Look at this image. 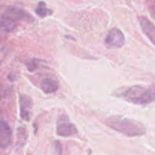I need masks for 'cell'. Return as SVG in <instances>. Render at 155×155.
Here are the masks:
<instances>
[{
    "label": "cell",
    "mask_w": 155,
    "mask_h": 155,
    "mask_svg": "<svg viewBox=\"0 0 155 155\" xmlns=\"http://www.w3.org/2000/svg\"><path fill=\"white\" fill-rule=\"evenodd\" d=\"M106 124L116 132L127 137H138L146 133V128L142 123L122 116H112L107 119Z\"/></svg>",
    "instance_id": "obj_1"
},
{
    "label": "cell",
    "mask_w": 155,
    "mask_h": 155,
    "mask_svg": "<svg viewBox=\"0 0 155 155\" xmlns=\"http://www.w3.org/2000/svg\"><path fill=\"white\" fill-rule=\"evenodd\" d=\"M33 21L34 18L25 10L18 7H8L0 15V34L12 32L20 21L31 22Z\"/></svg>",
    "instance_id": "obj_2"
},
{
    "label": "cell",
    "mask_w": 155,
    "mask_h": 155,
    "mask_svg": "<svg viewBox=\"0 0 155 155\" xmlns=\"http://www.w3.org/2000/svg\"><path fill=\"white\" fill-rule=\"evenodd\" d=\"M125 101L136 105H146L155 101V84L148 87L133 85L127 87L120 94Z\"/></svg>",
    "instance_id": "obj_3"
},
{
    "label": "cell",
    "mask_w": 155,
    "mask_h": 155,
    "mask_svg": "<svg viewBox=\"0 0 155 155\" xmlns=\"http://www.w3.org/2000/svg\"><path fill=\"white\" fill-rule=\"evenodd\" d=\"M104 43L107 48H121L126 44V37L120 29L116 28H112L107 33Z\"/></svg>",
    "instance_id": "obj_4"
},
{
    "label": "cell",
    "mask_w": 155,
    "mask_h": 155,
    "mask_svg": "<svg viewBox=\"0 0 155 155\" xmlns=\"http://www.w3.org/2000/svg\"><path fill=\"white\" fill-rule=\"evenodd\" d=\"M78 133V129L73 123L68 120L66 116L60 117L56 126V134L60 137H70Z\"/></svg>",
    "instance_id": "obj_5"
},
{
    "label": "cell",
    "mask_w": 155,
    "mask_h": 155,
    "mask_svg": "<svg viewBox=\"0 0 155 155\" xmlns=\"http://www.w3.org/2000/svg\"><path fill=\"white\" fill-rule=\"evenodd\" d=\"M34 103L31 97L25 94H21L19 97V107H20V116L25 121H30L32 115Z\"/></svg>",
    "instance_id": "obj_6"
},
{
    "label": "cell",
    "mask_w": 155,
    "mask_h": 155,
    "mask_svg": "<svg viewBox=\"0 0 155 155\" xmlns=\"http://www.w3.org/2000/svg\"><path fill=\"white\" fill-rule=\"evenodd\" d=\"M12 140V131L7 122L0 121V148L6 149L9 147Z\"/></svg>",
    "instance_id": "obj_7"
},
{
    "label": "cell",
    "mask_w": 155,
    "mask_h": 155,
    "mask_svg": "<svg viewBox=\"0 0 155 155\" xmlns=\"http://www.w3.org/2000/svg\"><path fill=\"white\" fill-rule=\"evenodd\" d=\"M138 21L141 31L149 39L151 44L155 46V25L144 16H140L138 18Z\"/></svg>",
    "instance_id": "obj_8"
},
{
    "label": "cell",
    "mask_w": 155,
    "mask_h": 155,
    "mask_svg": "<svg viewBox=\"0 0 155 155\" xmlns=\"http://www.w3.org/2000/svg\"><path fill=\"white\" fill-rule=\"evenodd\" d=\"M59 87V82L56 79L53 78H44L41 81V88L44 94H53L58 91Z\"/></svg>",
    "instance_id": "obj_9"
},
{
    "label": "cell",
    "mask_w": 155,
    "mask_h": 155,
    "mask_svg": "<svg viewBox=\"0 0 155 155\" xmlns=\"http://www.w3.org/2000/svg\"><path fill=\"white\" fill-rule=\"evenodd\" d=\"M35 12L40 18H45L53 14V11L47 8L46 3L43 1H41L38 3L35 9Z\"/></svg>",
    "instance_id": "obj_10"
},
{
    "label": "cell",
    "mask_w": 155,
    "mask_h": 155,
    "mask_svg": "<svg viewBox=\"0 0 155 155\" xmlns=\"http://www.w3.org/2000/svg\"><path fill=\"white\" fill-rule=\"evenodd\" d=\"M39 62H40V61L37 60V59H36L28 60V62L26 63V67L27 68H28V71L32 72L34 70L37 69L39 66Z\"/></svg>",
    "instance_id": "obj_11"
},
{
    "label": "cell",
    "mask_w": 155,
    "mask_h": 155,
    "mask_svg": "<svg viewBox=\"0 0 155 155\" xmlns=\"http://www.w3.org/2000/svg\"><path fill=\"white\" fill-rule=\"evenodd\" d=\"M53 151L56 155L62 154V147L61 143L59 141H56L53 143Z\"/></svg>",
    "instance_id": "obj_12"
},
{
    "label": "cell",
    "mask_w": 155,
    "mask_h": 155,
    "mask_svg": "<svg viewBox=\"0 0 155 155\" xmlns=\"http://www.w3.org/2000/svg\"><path fill=\"white\" fill-rule=\"evenodd\" d=\"M28 155H31V154H28Z\"/></svg>",
    "instance_id": "obj_13"
}]
</instances>
